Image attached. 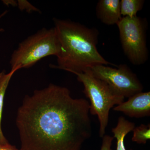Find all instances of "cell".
<instances>
[{
  "instance_id": "6da1fadb",
  "label": "cell",
  "mask_w": 150,
  "mask_h": 150,
  "mask_svg": "<svg viewBox=\"0 0 150 150\" xmlns=\"http://www.w3.org/2000/svg\"><path fill=\"white\" fill-rule=\"evenodd\" d=\"M90 103L51 83L25 96L17 113L20 150H81L92 136Z\"/></svg>"
},
{
  "instance_id": "7a4b0ae2",
  "label": "cell",
  "mask_w": 150,
  "mask_h": 150,
  "mask_svg": "<svg viewBox=\"0 0 150 150\" xmlns=\"http://www.w3.org/2000/svg\"><path fill=\"white\" fill-rule=\"evenodd\" d=\"M61 50L57 56L59 69L75 74L83 73L98 65H112L100 54L97 48L99 31L69 20L53 18Z\"/></svg>"
},
{
  "instance_id": "3957f363",
  "label": "cell",
  "mask_w": 150,
  "mask_h": 150,
  "mask_svg": "<svg viewBox=\"0 0 150 150\" xmlns=\"http://www.w3.org/2000/svg\"><path fill=\"white\" fill-rule=\"evenodd\" d=\"M61 50L55 28H44L19 43L11 56V70L28 69L47 56L57 57Z\"/></svg>"
},
{
  "instance_id": "277c9868",
  "label": "cell",
  "mask_w": 150,
  "mask_h": 150,
  "mask_svg": "<svg viewBox=\"0 0 150 150\" xmlns=\"http://www.w3.org/2000/svg\"><path fill=\"white\" fill-rule=\"evenodd\" d=\"M74 74L83 84L84 93L90 100V112L98 118L99 136L102 138L105 135L110 109L124 102L125 98L115 93L107 83L94 76L90 69Z\"/></svg>"
},
{
  "instance_id": "5b68a950",
  "label": "cell",
  "mask_w": 150,
  "mask_h": 150,
  "mask_svg": "<svg viewBox=\"0 0 150 150\" xmlns=\"http://www.w3.org/2000/svg\"><path fill=\"white\" fill-rule=\"evenodd\" d=\"M124 54L131 64L139 66L149 59L145 19L137 16L123 17L117 24Z\"/></svg>"
},
{
  "instance_id": "8992f818",
  "label": "cell",
  "mask_w": 150,
  "mask_h": 150,
  "mask_svg": "<svg viewBox=\"0 0 150 150\" xmlns=\"http://www.w3.org/2000/svg\"><path fill=\"white\" fill-rule=\"evenodd\" d=\"M112 68L98 65L90 69L96 77L106 83L115 93L129 98L142 92L143 86L136 74L126 64Z\"/></svg>"
},
{
  "instance_id": "52a82bcc",
  "label": "cell",
  "mask_w": 150,
  "mask_h": 150,
  "mask_svg": "<svg viewBox=\"0 0 150 150\" xmlns=\"http://www.w3.org/2000/svg\"><path fill=\"white\" fill-rule=\"evenodd\" d=\"M132 118H140L150 115V92L139 93L129 98L125 102L113 108Z\"/></svg>"
},
{
  "instance_id": "ba28073f",
  "label": "cell",
  "mask_w": 150,
  "mask_h": 150,
  "mask_svg": "<svg viewBox=\"0 0 150 150\" xmlns=\"http://www.w3.org/2000/svg\"><path fill=\"white\" fill-rule=\"evenodd\" d=\"M97 16L107 25H117L122 18L119 0H100L96 7Z\"/></svg>"
},
{
  "instance_id": "9c48e42d",
  "label": "cell",
  "mask_w": 150,
  "mask_h": 150,
  "mask_svg": "<svg viewBox=\"0 0 150 150\" xmlns=\"http://www.w3.org/2000/svg\"><path fill=\"white\" fill-rule=\"evenodd\" d=\"M135 127V123L128 121L123 116L118 118L117 125L111 131L114 134L113 137L117 140L116 150H126L124 144L125 137Z\"/></svg>"
},
{
  "instance_id": "30bf717a",
  "label": "cell",
  "mask_w": 150,
  "mask_h": 150,
  "mask_svg": "<svg viewBox=\"0 0 150 150\" xmlns=\"http://www.w3.org/2000/svg\"><path fill=\"white\" fill-rule=\"evenodd\" d=\"M19 69L11 70L7 74L4 70L0 72V145H5L8 144V141L4 136L2 131L1 120L2 117L4 100L6 91L10 81L14 74Z\"/></svg>"
},
{
  "instance_id": "8fae6325",
  "label": "cell",
  "mask_w": 150,
  "mask_h": 150,
  "mask_svg": "<svg viewBox=\"0 0 150 150\" xmlns=\"http://www.w3.org/2000/svg\"><path fill=\"white\" fill-rule=\"evenodd\" d=\"M144 3V0H121L120 1L121 16L131 18L137 16V13L142 10Z\"/></svg>"
},
{
  "instance_id": "7c38bea8",
  "label": "cell",
  "mask_w": 150,
  "mask_h": 150,
  "mask_svg": "<svg viewBox=\"0 0 150 150\" xmlns=\"http://www.w3.org/2000/svg\"><path fill=\"white\" fill-rule=\"evenodd\" d=\"M134 134L132 140L139 144H146L150 139V124H141L135 127L133 130Z\"/></svg>"
},
{
  "instance_id": "4fadbf2b",
  "label": "cell",
  "mask_w": 150,
  "mask_h": 150,
  "mask_svg": "<svg viewBox=\"0 0 150 150\" xmlns=\"http://www.w3.org/2000/svg\"><path fill=\"white\" fill-rule=\"evenodd\" d=\"M17 5L18 6L19 8L21 10H25L28 13H31L32 11L40 12V11L37 8L35 7L26 1H18V2H17Z\"/></svg>"
},
{
  "instance_id": "5bb4252c",
  "label": "cell",
  "mask_w": 150,
  "mask_h": 150,
  "mask_svg": "<svg viewBox=\"0 0 150 150\" xmlns=\"http://www.w3.org/2000/svg\"><path fill=\"white\" fill-rule=\"evenodd\" d=\"M113 139V137L109 135H105L102 137V145L100 150H112L111 146Z\"/></svg>"
},
{
  "instance_id": "9a60e30c",
  "label": "cell",
  "mask_w": 150,
  "mask_h": 150,
  "mask_svg": "<svg viewBox=\"0 0 150 150\" xmlns=\"http://www.w3.org/2000/svg\"><path fill=\"white\" fill-rule=\"evenodd\" d=\"M0 150H19L16 147L9 143L5 145H0Z\"/></svg>"
},
{
  "instance_id": "2e32d148",
  "label": "cell",
  "mask_w": 150,
  "mask_h": 150,
  "mask_svg": "<svg viewBox=\"0 0 150 150\" xmlns=\"http://www.w3.org/2000/svg\"><path fill=\"white\" fill-rule=\"evenodd\" d=\"M3 3L6 4L8 6V5L10 4L11 5L15 6L17 5L16 2H14L13 1H3Z\"/></svg>"
},
{
  "instance_id": "e0dca14e",
  "label": "cell",
  "mask_w": 150,
  "mask_h": 150,
  "mask_svg": "<svg viewBox=\"0 0 150 150\" xmlns=\"http://www.w3.org/2000/svg\"><path fill=\"white\" fill-rule=\"evenodd\" d=\"M8 11H4V12L3 13H2L1 14V15H0V19L1 18H2L3 16H4L7 13ZM4 30L2 28H0V32H4Z\"/></svg>"
}]
</instances>
